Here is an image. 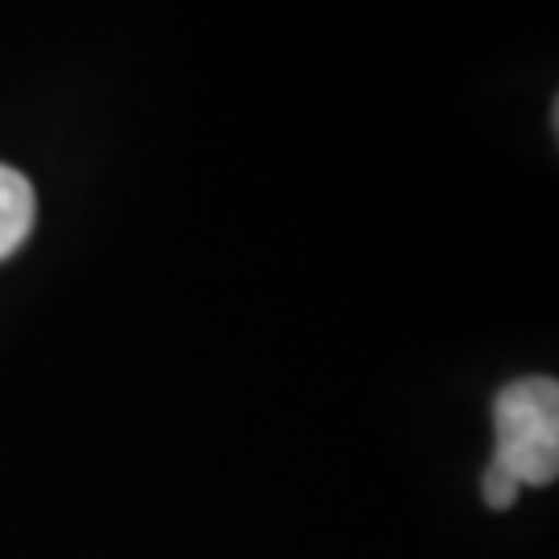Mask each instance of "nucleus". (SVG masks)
<instances>
[{
	"label": "nucleus",
	"mask_w": 559,
	"mask_h": 559,
	"mask_svg": "<svg viewBox=\"0 0 559 559\" xmlns=\"http://www.w3.org/2000/svg\"><path fill=\"white\" fill-rule=\"evenodd\" d=\"M501 464L519 485H551L559 477V385L551 378L510 381L493 402Z\"/></svg>",
	"instance_id": "f257e3e1"
},
{
	"label": "nucleus",
	"mask_w": 559,
	"mask_h": 559,
	"mask_svg": "<svg viewBox=\"0 0 559 559\" xmlns=\"http://www.w3.org/2000/svg\"><path fill=\"white\" fill-rule=\"evenodd\" d=\"M34 216H38V200H34L29 179L0 162V261L13 258L25 245Z\"/></svg>",
	"instance_id": "f03ea898"
},
{
	"label": "nucleus",
	"mask_w": 559,
	"mask_h": 559,
	"mask_svg": "<svg viewBox=\"0 0 559 559\" xmlns=\"http://www.w3.org/2000/svg\"><path fill=\"white\" fill-rule=\"evenodd\" d=\"M480 489H485V506H493V510H510L514 501H519V480L510 477L501 464L489 460V468H485V480H480Z\"/></svg>",
	"instance_id": "7ed1b4c3"
}]
</instances>
